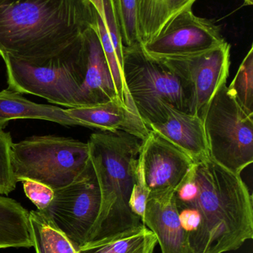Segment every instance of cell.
<instances>
[{"instance_id":"6da1fadb","label":"cell","mask_w":253,"mask_h":253,"mask_svg":"<svg viewBox=\"0 0 253 253\" xmlns=\"http://www.w3.org/2000/svg\"><path fill=\"white\" fill-rule=\"evenodd\" d=\"M88 0H0V56L39 62L58 56L96 25Z\"/></svg>"},{"instance_id":"7a4b0ae2","label":"cell","mask_w":253,"mask_h":253,"mask_svg":"<svg viewBox=\"0 0 253 253\" xmlns=\"http://www.w3.org/2000/svg\"><path fill=\"white\" fill-rule=\"evenodd\" d=\"M190 175L197 186V196L178 208H196L202 215L200 227L190 234L193 253L236 251L253 239V196L241 175L209 158L195 162Z\"/></svg>"},{"instance_id":"3957f363","label":"cell","mask_w":253,"mask_h":253,"mask_svg":"<svg viewBox=\"0 0 253 253\" xmlns=\"http://www.w3.org/2000/svg\"><path fill=\"white\" fill-rule=\"evenodd\" d=\"M87 144L101 194L89 242L143 224L129 207L142 140L124 131H102L92 134Z\"/></svg>"},{"instance_id":"277c9868","label":"cell","mask_w":253,"mask_h":253,"mask_svg":"<svg viewBox=\"0 0 253 253\" xmlns=\"http://www.w3.org/2000/svg\"><path fill=\"white\" fill-rule=\"evenodd\" d=\"M123 70L135 109L147 127L164 120L165 104L190 113L185 83L163 61L148 56L141 44L124 46Z\"/></svg>"},{"instance_id":"5b68a950","label":"cell","mask_w":253,"mask_h":253,"mask_svg":"<svg viewBox=\"0 0 253 253\" xmlns=\"http://www.w3.org/2000/svg\"><path fill=\"white\" fill-rule=\"evenodd\" d=\"M90 162L87 143L56 135H34L12 145L16 181L31 179L53 190L72 183Z\"/></svg>"},{"instance_id":"8992f818","label":"cell","mask_w":253,"mask_h":253,"mask_svg":"<svg viewBox=\"0 0 253 253\" xmlns=\"http://www.w3.org/2000/svg\"><path fill=\"white\" fill-rule=\"evenodd\" d=\"M80 46L81 39L63 53L39 62L6 56L3 60L7 89L20 94L35 95L68 108L83 106Z\"/></svg>"},{"instance_id":"52a82bcc","label":"cell","mask_w":253,"mask_h":253,"mask_svg":"<svg viewBox=\"0 0 253 253\" xmlns=\"http://www.w3.org/2000/svg\"><path fill=\"white\" fill-rule=\"evenodd\" d=\"M209 159L241 175L253 162V113L242 108L224 84L203 117Z\"/></svg>"},{"instance_id":"ba28073f","label":"cell","mask_w":253,"mask_h":253,"mask_svg":"<svg viewBox=\"0 0 253 253\" xmlns=\"http://www.w3.org/2000/svg\"><path fill=\"white\" fill-rule=\"evenodd\" d=\"M101 205V190L90 162L72 183L54 190L53 200L40 212L77 251L89 241Z\"/></svg>"},{"instance_id":"9c48e42d","label":"cell","mask_w":253,"mask_h":253,"mask_svg":"<svg viewBox=\"0 0 253 253\" xmlns=\"http://www.w3.org/2000/svg\"><path fill=\"white\" fill-rule=\"evenodd\" d=\"M224 42L218 25L187 10L172 19L154 38L141 44L148 56L161 60L202 54Z\"/></svg>"},{"instance_id":"30bf717a","label":"cell","mask_w":253,"mask_h":253,"mask_svg":"<svg viewBox=\"0 0 253 253\" xmlns=\"http://www.w3.org/2000/svg\"><path fill=\"white\" fill-rule=\"evenodd\" d=\"M230 44L227 42L202 54L161 59L185 83L190 93V113L202 119L218 90L227 84L230 67Z\"/></svg>"},{"instance_id":"8fae6325","label":"cell","mask_w":253,"mask_h":253,"mask_svg":"<svg viewBox=\"0 0 253 253\" xmlns=\"http://www.w3.org/2000/svg\"><path fill=\"white\" fill-rule=\"evenodd\" d=\"M140 154L150 195L175 191L195 164L190 156L151 129L142 140Z\"/></svg>"},{"instance_id":"7c38bea8","label":"cell","mask_w":253,"mask_h":253,"mask_svg":"<svg viewBox=\"0 0 253 253\" xmlns=\"http://www.w3.org/2000/svg\"><path fill=\"white\" fill-rule=\"evenodd\" d=\"M80 57L83 106L98 105L109 101H120L102 50L97 22L96 25L88 28L82 36Z\"/></svg>"},{"instance_id":"4fadbf2b","label":"cell","mask_w":253,"mask_h":253,"mask_svg":"<svg viewBox=\"0 0 253 253\" xmlns=\"http://www.w3.org/2000/svg\"><path fill=\"white\" fill-rule=\"evenodd\" d=\"M175 192L150 194L143 224L155 236L162 253H193L190 234L180 221Z\"/></svg>"},{"instance_id":"5bb4252c","label":"cell","mask_w":253,"mask_h":253,"mask_svg":"<svg viewBox=\"0 0 253 253\" xmlns=\"http://www.w3.org/2000/svg\"><path fill=\"white\" fill-rule=\"evenodd\" d=\"M166 117L161 123L150 126L166 141L190 156L194 162L209 157L203 120L199 116L184 112L165 104Z\"/></svg>"},{"instance_id":"9a60e30c","label":"cell","mask_w":253,"mask_h":253,"mask_svg":"<svg viewBox=\"0 0 253 253\" xmlns=\"http://www.w3.org/2000/svg\"><path fill=\"white\" fill-rule=\"evenodd\" d=\"M81 126L102 131H124L144 140L150 129L141 117L120 101H109L90 106L65 109Z\"/></svg>"},{"instance_id":"2e32d148","label":"cell","mask_w":253,"mask_h":253,"mask_svg":"<svg viewBox=\"0 0 253 253\" xmlns=\"http://www.w3.org/2000/svg\"><path fill=\"white\" fill-rule=\"evenodd\" d=\"M41 120L63 126H81L65 109L31 102L20 93L5 89L0 91V128L16 120Z\"/></svg>"},{"instance_id":"e0dca14e","label":"cell","mask_w":253,"mask_h":253,"mask_svg":"<svg viewBox=\"0 0 253 253\" xmlns=\"http://www.w3.org/2000/svg\"><path fill=\"white\" fill-rule=\"evenodd\" d=\"M197 0H136L141 44L157 35L179 13L192 10Z\"/></svg>"},{"instance_id":"ac0fdd59","label":"cell","mask_w":253,"mask_h":253,"mask_svg":"<svg viewBox=\"0 0 253 253\" xmlns=\"http://www.w3.org/2000/svg\"><path fill=\"white\" fill-rule=\"evenodd\" d=\"M157 240L144 224L123 232L91 241L77 253H147L154 249Z\"/></svg>"},{"instance_id":"d6986e66","label":"cell","mask_w":253,"mask_h":253,"mask_svg":"<svg viewBox=\"0 0 253 253\" xmlns=\"http://www.w3.org/2000/svg\"><path fill=\"white\" fill-rule=\"evenodd\" d=\"M33 246L29 212L16 201L0 195V250Z\"/></svg>"},{"instance_id":"ffe728a7","label":"cell","mask_w":253,"mask_h":253,"mask_svg":"<svg viewBox=\"0 0 253 253\" xmlns=\"http://www.w3.org/2000/svg\"><path fill=\"white\" fill-rule=\"evenodd\" d=\"M29 221L36 253H77L66 236L40 211L29 212Z\"/></svg>"},{"instance_id":"44dd1931","label":"cell","mask_w":253,"mask_h":253,"mask_svg":"<svg viewBox=\"0 0 253 253\" xmlns=\"http://www.w3.org/2000/svg\"><path fill=\"white\" fill-rule=\"evenodd\" d=\"M227 88L242 108L248 112L253 113V45Z\"/></svg>"},{"instance_id":"7402d4cb","label":"cell","mask_w":253,"mask_h":253,"mask_svg":"<svg viewBox=\"0 0 253 253\" xmlns=\"http://www.w3.org/2000/svg\"><path fill=\"white\" fill-rule=\"evenodd\" d=\"M122 40L126 47L141 44L137 19L136 0H114Z\"/></svg>"},{"instance_id":"603a6c76","label":"cell","mask_w":253,"mask_h":253,"mask_svg":"<svg viewBox=\"0 0 253 253\" xmlns=\"http://www.w3.org/2000/svg\"><path fill=\"white\" fill-rule=\"evenodd\" d=\"M13 144L10 132L0 128V195L10 194L17 184L12 167Z\"/></svg>"},{"instance_id":"cb8c5ba5","label":"cell","mask_w":253,"mask_h":253,"mask_svg":"<svg viewBox=\"0 0 253 253\" xmlns=\"http://www.w3.org/2000/svg\"><path fill=\"white\" fill-rule=\"evenodd\" d=\"M150 196V190L147 187L144 176V165L142 157L139 154L136 168V179L132 187L129 198V207L132 212L144 221L146 207Z\"/></svg>"},{"instance_id":"d4e9b609","label":"cell","mask_w":253,"mask_h":253,"mask_svg":"<svg viewBox=\"0 0 253 253\" xmlns=\"http://www.w3.org/2000/svg\"><path fill=\"white\" fill-rule=\"evenodd\" d=\"M21 182L25 194L37 207V211H44L49 206L54 196V190L51 187L31 179H23Z\"/></svg>"},{"instance_id":"484cf974","label":"cell","mask_w":253,"mask_h":253,"mask_svg":"<svg viewBox=\"0 0 253 253\" xmlns=\"http://www.w3.org/2000/svg\"><path fill=\"white\" fill-rule=\"evenodd\" d=\"M104 22L106 25L108 35L112 42L116 53L123 61V45L120 25L116 13L114 0H103Z\"/></svg>"},{"instance_id":"4316f807","label":"cell","mask_w":253,"mask_h":253,"mask_svg":"<svg viewBox=\"0 0 253 253\" xmlns=\"http://www.w3.org/2000/svg\"><path fill=\"white\" fill-rule=\"evenodd\" d=\"M181 226L186 232L191 234L197 231L202 223V215L196 208L185 207L178 208Z\"/></svg>"},{"instance_id":"83f0119b","label":"cell","mask_w":253,"mask_h":253,"mask_svg":"<svg viewBox=\"0 0 253 253\" xmlns=\"http://www.w3.org/2000/svg\"><path fill=\"white\" fill-rule=\"evenodd\" d=\"M92 5L96 9L100 16L104 20V7L103 0H88Z\"/></svg>"},{"instance_id":"f1b7e54d","label":"cell","mask_w":253,"mask_h":253,"mask_svg":"<svg viewBox=\"0 0 253 253\" xmlns=\"http://www.w3.org/2000/svg\"><path fill=\"white\" fill-rule=\"evenodd\" d=\"M245 5H253V0H244Z\"/></svg>"},{"instance_id":"f546056e","label":"cell","mask_w":253,"mask_h":253,"mask_svg":"<svg viewBox=\"0 0 253 253\" xmlns=\"http://www.w3.org/2000/svg\"><path fill=\"white\" fill-rule=\"evenodd\" d=\"M154 249L150 250V251H148L147 253H153V252H154Z\"/></svg>"}]
</instances>
